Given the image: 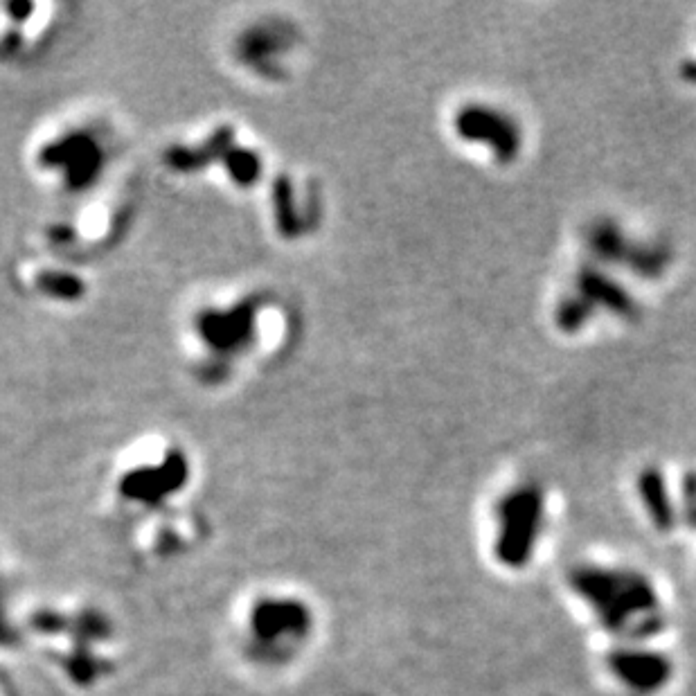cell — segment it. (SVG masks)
I'll use <instances>...</instances> for the list:
<instances>
[{
	"label": "cell",
	"mask_w": 696,
	"mask_h": 696,
	"mask_svg": "<svg viewBox=\"0 0 696 696\" xmlns=\"http://www.w3.org/2000/svg\"><path fill=\"white\" fill-rule=\"evenodd\" d=\"M455 131L469 142H483L501 163H512L521 151V129L510 115L489 106H464L455 115Z\"/></svg>",
	"instance_id": "obj_3"
},
{
	"label": "cell",
	"mask_w": 696,
	"mask_h": 696,
	"mask_svg": "<svg viewBox=\"0 0 696 696\" xmlns=\"http://www.w3.org/2000/svg\"><path fill=\"white\" fill-rule=\"evenodd\" d=\"M611 672L638 692H656L672 676V663L663 654L645 649H618L609 656Z\"/></svg>",
	"instance_id": "obj_4"
},
{
	"label": "cell",
	"mask_w": 696,
	"mask_h": 696,
	"mask_svg": "<svg viewBox=\"0 0 696 696\" xmlns=\"http://www.w3.org/2000/svg\"><path fill=\"white\" fill-rule=\"evenodd\" d=\"M638 492L642 503H645L651 521L656 523L658 530H669L674 525V507L669 501L665 478L658 469H645L638 478Z\"/></svg>",
	"instance_id": "obj_6"
},
{
	"label": "cell",
	"mask_w": 696,
	"mask_h": 696,
	"mask_svg": "<svg viewBox=\"0 0 696 696\" xmlns=\"http://www.w3.org/2000/svg\"><path fill=\"white\" fill-rule=\"evenodd\" d=\"M593 305L586 298H568L557 309V323L564 332H577L593 314Z\"/></svg>",
	"instance_id": "obj_8"
},
{
	"label": "cell",
	"mask_w": 696,
	"mask_h": 696,
	"mask_svg": "<svg viewBox=\"0 0 696 696\" xmlns=\"http://www.w3.org/2000/svg\"><path fill=\"white\" fill-rule=\"evenodd\" d=\"M570 584L613 633H629L631 622L638 618L647 636L663 627L654 586L642 575L586 566L570 573Z\"/></svg>",
	"instance_id": "obj_1"
},
{
	"label": "cell",
	"mask_w": 696,
	"mask_h": 696,
	"mask_svg": "<svg viewBox=\"0 0 696 696\" xmlns=\"http://www.w3.org/2000/svg\"><path fill=\"white\" fill-rule=\"evenodd\" d=\"M681 75L687 79V82L696 84V61H687V64L681 70Z\"/></svg>",
	"instance_id": "obj_9"
},
{
	"label": "cell",
	"mask_w": 696,
	"mask_h": 696,
	"mask_svg": "<svg viewBox=\"0 0 696 696\" xmlns=\"http://www.w3.org/2000/svg\"><path fill=\"white\" fill-rule=\"evenodd\" d=\"M588 244H591L595 255L606 262H629L633 251H636V248L624 242L622 232L609 221L593 226L591 235H588Z\"/></svg>",
	"instance_id": "obj_7"
},
{
	"label": "cell",
	"mask_w": 696,
	"mask_h": 696,
	"mask_svg": "<svg viewBox=\"0 0 696 696\" xmlns=\"http://www.w3.org/2000/svg\"><path fill=\"white\" fill-rule=\"evenodd\" d=\"M579 291H582V296L591 302L593 307L597 302H602L606 309H611L620 316H633L638 311L636 302H633L629 293H624L618 284L597 271L584 269L579 273Z\"/></svg>",
	"instance_id": "obj_5"
},
{
	"label": "cell",
	"mask_w": 696,
	"mask_h": 696,
	"mask_svg": "<svg viewBox=\"0 0 696 696\" xmlns=\"http://www.w3.org/2000/svg\"><path fill=\"white\" fill-rule=\"evenodd\" d=\"M498 539L496 557L510 568L530 561L543 519V496L539 489L523 487L505 496L496 507Z\"/></svg>",
	"instance_id": "obj_2"
}]
</instances>
